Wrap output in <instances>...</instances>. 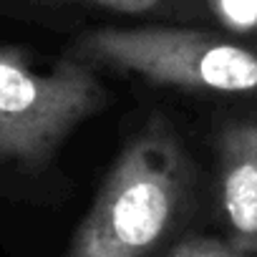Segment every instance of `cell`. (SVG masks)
Masks as SVG:
<instances>
[{
    "label": "cell",
    "mask_w": 257,
    "mask_h": 257,
    "mask_svg": "<svg viewBox=\"0 0 257 257\" xmlns=\"http://www.w3.org/2000/svg\"><path fill=\"white\" fill-rule=\"evenodd\" d=\"M189 199V159L154 118L118 154L66 257H149L179 227Z\"/></svg>",
    "instance_id": "1"
},
{
    "label": "cell",
    "mask_w": 257,
    "mask_h": 257,
    "mask_svg": "<svg viewBox=\"0 0 257 257\" xmlns=\"http://www.w3.org/2000/svg\"><path fill=\"white\" fill-rule=\"evenodd\" d=\"M96 66L66 53L38 71L18 46H0V182L41 177L71 132L108 101Z\"/></svg>",
    "instance_id": "2"
},
{
    "label": "cell",
    "mask_w": 257,
    "mask_h": 257,
    "mask_svg": "<svg viewBox=\"0 0 257 257\" xmlns=\"http://www.w3.org/2000/svg\"><path fill=\"white\" fill-rule=\"evenodd\" d=\"M71 56L152 83L214 93L257 91V51L184 28H103L73 41Z\"/></svg>",
    "instance_id": "3"
},
{
    "label": "cell",
    "mask_w": 257,
    "mask_h": 257,
    "mask_svg": "<svg viewBox=\"0 0 257 257\" xmlns=\"http://www.w3.org/2000/svg\"><path fill=\"white\" fill-rule=\"evenodd\" d=\"M219 209L227 239L257 254V113L222 126L219 142Z\"/></svg>",
    "instance_id": "4"
},
{
    "label": "cell",
    "mask_w": 257,
    "mask_h": 257,
    "mask_svg": "<svg viewBox=\"0 0 257 257\" xmlns=\"http://www.w3.org/2000/svg\"><path fill=\"white\" fill-rule=\"evenodd\" d=\"M66 3H83L93 8H106L113 13H128V16H139V13H152L159 11L174 0H0L3 11H16V8H33V6H66Z\"/></svg>",
    "instance_id": "5"
},
{
    "label": "cell",
    "mask_w": 257,
    "mask_h": 257,
    "mask_svg": "<svg viewBox=\"0 0 257 257\" xmlns=\"http://www.w3.org/2000/svg\"><path fill=\"white\" fill-rule=\"evenodd\" d=\"M167 257H257V254H249V252L239 249L229 239L189 237V239L179 242Z\"/></svg>",
    "instance_id": "6"
},
{
    "label": "cell",
    "mask_w": 257,
    "mask_h": 257,
    "mask_svg": "<svg viewBox=\"0 0 257 257\" xmlns=\"http://www.w3.org/2000/svg\"><path fill=\"white\" fill-rule=\"evenodd\" d=\"M222 16L234 26L257 23V0H217Z\"/></svg>",
    "instance_id": "7"
}]
</instances>
